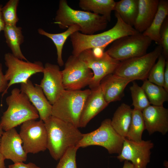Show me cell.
Instances as JSON below:
<instances>
[{
	"label": "cell",
	"instance_id": "1",
	"mask_svg": "<svg viewBox=\"0 0 168 168\" xmlns=\"http://www.w3.org/2000/svg\"><path fill=\"white\" fill-rule=\"evenodd\" d=\"M47 133V149L58 160L70 148L76 147L83 133L69 123L51 115L44 122Z\"/></svg>",
	"mask_w": 168,
	"mask_h": 168
},
{
	"label": "cell",
	"instance_id": "2",
	"mask_svg": "<svg viewBox=\"0 0 168 168\" xmlns=\"http://www.w3.org/2000/svg\"><path fill=\"white\" fill-rule=\"evenodd\" d=\"M117 21L110 29L100 33L85 35L77 31L70 36L72 55L78 56L83 51L96 48L105 49L110 44L122 37L139 33L133 27L128 25L115 12Z\"/></svg>",
	"mask_w": 168,
	"mask_h": 168
},
{
	"label": "cell",
	"instance_id": "3",
	"mask_svg": "<svg viewBox=\"0 0 168 168\" xmlns=\"http://www.w3.org/2000/svg\"><path fill=\"white\" fill-rule=\"evenodd\" d=\"M55 18V24L61 29L73 25L80 28L81 33L87 35L105 29L108 21L104 16L93 12L75 10L70 7L66 0H60Z\"/></svg>",
	"mask_w": 168,
	"mask_h": 168
},
{
	"label": "cell",
	"instance_id": "4",
	"mask_svg": "<svg viewBox=\"0 0 168 168\" xmlns=\"http://www.w3.org/2000/svg\"><path fill=\"white\" fill-rule=\"evenodd\" d=\"M8 107L1 117L0 126L6 131L27 121L39 117L37 110L27 96L18 88L13 89L6 99Z\"/></svg>",
	"mask_w": 168,
	"mask_h": 168
},
{
	"label": "cell",
	"instance_id": "5",
	"mask_svg": "<svg viewBox=\"0 0 168 168\" xmlns=\"http://www.w3.org/2000/svg\"><path fill=\"white\" fill-rule=\"evenodd\" d=\"M91 89L65 90L52 105L51 115L78 128L81 115Z\"/></svg>",
	"mask_w": 168,
	"mask_h": 168
},
{
	"label": "cell",
	"instance_id": "6",
	"mask_svg": "<svg viewBox=\"0 0 168 168\" xmlns=\"http://www.w3.org/2000/svg\"><path fill=\"white\" fill-rule=\"evenodd\" d=\"M111 119H106L96 129L83 133V136L77 145L78 148L97 145L106 148L110 154L119 155L122 148L124 138L118 134L111 124Z\"/></svg>",
	"mask_w": 168,
	"mask_h": 168
},
{
	"label": "cell",
	"instance_id": "7",
	"mask_svg": "<svg viewBox=\"0 0 168 168\" xmlns=\"http://www.w3.org/2000/svg\"><path fill=\"white\" fill-rule=\"evenodd\" d=\"M162 52L161 46L158 45L145 55L120 61L113 73L133 81H144L147 79L151 68Z\"/></svg>",
	"mask_w": 168,
	"mask_h": 168
},
{
	"label": "cell",
	"instance_id": "8",
	"mask_svg": "<svg viewBox=\"0 0 168 168\" xmlns=\"http://www.w3.org/2000/svg\"><path fill=\"white\" fill-rule=\"evenodd\" d=\"M152 41L139 33L116 40L105 52L112 58L121 61L145 55Z\"/></svg>",
	"mask_w": 168,
	"mask_h": 168
},
{
	"label": "cell",
	"instance_id": "9",
	"mask_svg": "<svg viewBox=\"0 0 168 168\" xmlns=\"http://www.w3.org/2000/svg\"><path fill=\"white\" fill-rule=\"evenodd\" d=\"M4 59L5 64L7 68L4 75L6 79L9 81L5 94L12 85L26 83L32 75L43 72L44 66L39 61L31 62L24 61L10 53L5 54Z\"/></svg>",
	"mask_w": 168,
	"mask_h": 168
},
{
	"label": "cell",
	"instance_id": "10",
	"mask_svg": "<svg viewBox=\"0 0 168 168\" xmlns=\"http://www.w3.org/2000/svg\"><path fill=\"white\" fill-rule=\"evenodd\" d=\"M65 90H79L91 82L93 74L91 70L78 56L72 55L66 61L62 71Z\"/></svg>",
	"mask_w": 168,
	"mask_h": 168
},
{
	"label": "cell",
	"instance_id": "11",
	"mask_svg": "<svg viewBox=\"0 0 168 168\" xmlns=\"http://www.w3.org/2000/svg\"><path fill=\"white\" fill-rule=\"evenodd\" d=\"M19 134L27 153L35 154L47 149V133L44 122L30 120L22 123Z\"/></svg>",
	"mask_w": 168,
	"mask_h": 168
},
{
	"label": "cell",
	"instance_id": "12",
	"mask_svg": "<svg viewBox=\"0 0 168 168\" xmlns=\"http://www.w3.org/2000/svg\"><path fill=\"white\" fill-rule=\"evenodd\" d=\"M78 57L93 73L92 80L88 86L90 89L99 86L103 78L113 73L120 62L112 58L105 51L101 57H97L92 49L83 51Z\"/></svg>",
	"mask_w": 168,
	"mask_h": 168
},
{
	"label": "cell",
	"instance_id": "13",
	"mask_svg": "<svg viewBox=\"0 0 168 168\" xmlns=\"http://www.w3.org/2000/svg\"><path fill=\"white\" fill-rule=\"evenodd\" d=\"M153 147L150 140L136 142L124 138L121 152L117 158L120 162L131 161L133 168H146L150 161V150Z\"/></svg>",
	"mask_w": 168,
	"mask_h": 168
},
{
	"label": "cell",
	"instance_id": "14",
	"mask_svg": "<svg viewBox=\"0 0 168 168\" xmlns=\"http://www.w3.org/2000/svg\"><path fill=\"white\" fill-rule=\"evenodd\" d=\"M43 77L40 86L48 100L53 105L65 90L62 71L57 65L49 63L44 66Z\"/></svg>",
	"mask_w": 168,
	"mask_h": 168
},
{
	"label": "cell",
	"instance_id": "15",
	"mask_svg": "<svg viewBox=\"0 0 168 168\" xmlns=\"http://www.w3.org/2000/svg\"><path fill=\"white\" fill-rule=\"evenodd\" d=\"M0 153L5 159L12 160L14 163L23 162L27 158L19 133L15 128L5 131L1 137Z\"/></svg>",
	"mask_w": 168,
	"mask_h": 168
},
{
	"label": "cell",
	"instance_id": "16",
	"mask_svg": "<svg viewBox=\"0 0 168 168\" xmlns=\"http://www.w3.org/2000/svg\"><path fill=\"white\" fill-rule=\"evenodd\" d=\"M20 89L27 96L37 110L40 120L44 122L52 115V105L48 100L40 85H34L29 79L26 83L21 84Z\"/></svg>",
	"mask_w": 168,
	"mask_h": 168
},
{
	"label": "cell",
	"instance_id": "17",
	"mask_svg": "<svg viewBox=\"0 0 168 168\" xmlns=\"http://www.w3.org/2000/svg\"><path fill=\"white\" fill-rule=\"evenodd\" d=\"M145 129L150 135L158 132L165 135L168 131V110L163 106L151 105L142 112Z\"/></svg>",
	"mask_w": 168,
	"mask_h": 168
},
{
	"label": "cell",
	"instance_id": "18",
	"mask_svg": "<svg viewBox=\"0 0 168 168\" xmlns=\"http://www.w3.org/2000/svg\"><path fill=\"white\" fill-rule=\"evenodd\" d=\"M82 110L79 128H84L90 121L108 105L105 100L100 86L91 89Z\"/></svg>",
	"mask_w": 168,
	"mask_h": 168
},
{
	"label": "cell",
	"instance_id": "19",
	"mask_svg": "<svg viewBox=\"0 0 168 168\" xmlns=\"http://www.w3.org/2000/svg\"><path fill=\"white\" fill-rule=\"evenodd\" d=\"M133 80L116 75L109 74L101 81L100 83L102 91L106 102L109 104L120 100L124 94L127 85Z\"/></svg>",
	"mask_w": 168,
	"mask_h": 168
},
{
	"label": "cell",
	"instance_id": "20",
	"mask_svg": "<svg viewBox=\"0 0 168 168\" xmlns=\"http://www.w3.org/2000/svg\"><path fill=\"white\" fill-rule=\"evenodd\" d=\"M159 0H138V11L134 28L143 33L152 23L157 12Z\"/></svg>",
	"mask_w": 168,
	"mask_h": 168
},
{
	"label": "cell",
	"instance_id": "21",
	"mask_svg": "<svg viewBox=\"0 0 168 168\" xmlns=\"http://www.w3.org/2000/svg\"><path fill=\"white\" fill-rule=\"evenodd\" d=\"M168 15V1L159 0L157 12L151 25L143 33L158 45H161L160 31L163 23Z\"/></svg>",
	"mask_w": 168,
	"mask_h": 168
},
{
	"label": "cell",
	"instance_id": "22",
	"mask_svg": "<svg viewBox=\"0 0 168 168\" xmlns=\"http://www.w3.org/2000/svg\"><path fill=\"white\" fill-rule=\"evenodd\" d=\"M133 109L129 105L123 103L115 112L111 120V124L115 131L126 138L131 122Z\"/></svg>",
	"mask_w": 168,
	"mask_h": 168
},
{
	"label": "cell",
	"instance_id": "23",
	"mask_svg": "<svg viewBox=\"0 0 168 168\" xmlns=\"http://www.w3.org/2000/svg\"><path fill=\"white\" fill-rule=\"evenodd\" d=\"M3 31L6 42L12 54L19 59L28 61L20 48L24 40L22 28L16 26L5 25Z\"/></svg>",
	"mask_w": 168,
	"mask_h": 168
},
{
	"label": "cell",
	"instance_id": "24",
	"mask_svg": "<svg viewBox=\"0 0 168 168\" xmlns=\"http://www.w3.org/2000/svg\"><path fill=\"white\" fill-rule=\"evenodd\" d=\"M115 2L114 0H80L79 6L85 11H91L96 14L101 15L110 21L111 12L114 11Z\"/></svg>",
	"mask_w": 168,
	"mask_h": 168
},
{
	"label": "cell",
	"instance_id": "25",
	"mask_svg": "<svg viewBox=\"0 0 168 168\" xmlns=\"http://www.w3.org/2000/svg\"><path fill=\"white\" fill-rule=\"evenodd\" d=\"M80 30V26L76 25L69 26L65 31L59 33H49L42 28H39L38 30L40 34L50 38L54 42L57 50V63L59 66L61 67L64 65L62 56V50L66 40L73 33Z\"/></svg>",
	"mask_w": 168,
	"mask_h": 168
},
{
	"label": "cell",
	"instance_id": "26",
	"mask_svg": "<svg viewBox=\"0 0 168 168\" xmlns=\"http://www.w3.org/2000/svg\"><path fill=\"white\" fill-rule=\"evenodd\" d=\"M138 0H121L115 2L114 10L126 24L133 27L138 11Z\"/></svg>",
	"mask_w": 168,
	"mask_h": 168
},
{
	"label": "cell",
	"instance_id": "27",
	"mask_svg": "<svg viewBox=\"0 0 168 168\" xmlns=\"http://www.w3.org/2000/svg\"><path fill=\"white\" fill-rule=\"evenodd\" d=\"M143 81L141 87L150 104L154 106H163L164 103L168 100V92L163 87L153 83L147 79Z\"/></svg>",
	"mask_w": 168,
	"mask_h": 168
},
{
	"label": "cell",
	"instance_id": "28",
	"mask_svg": "<svg viewBox=\"0 0 168 168\" xmlns=\"http://www.w3.org/2000/svg\"><path fill=\"white\" fill-rule=\"evenodd\" d=\"M145 129L142 112L133 109L132 119L126 138L134 142H141L142 140V133Z\"/></svg>",
	"mask_w": 168,
	"mask_h": 168
},
{
	"label": "cell",
	"instance_id": "29",
	"mask_svg": "<svg viewBox=\"0 0 168 168\" xmlns=\"http://www.w3.org/2000/svg\"><path fill=\"white\" fill-rule=\"evenodd\" d=\"M134 109L142 112L150 105L143 90L135 82L130 87Z\"/></svg>",
	"mask_w": 168,
	"mask_h": 168
},
{
	"label": "cell",
	"instance_id": "30",
	"mask_svg": "<svg viewBox=\"0 0 168 168\" xmlns=\"http://www.w3.org/2000/svg\"><path fill=\"white\" fill-rule=\"evenodd\" d=\"M166 60L162 53L151 68L148 77V80L157 85L163 87L164 76Z\"/></svg>",
	"mask_w": 168,
	"mask_h": 168
},
{
	"label": "cell",
	"instance_id": "31",
	"mask_svg": "<svg viewBox=\"0 0 168 168\" xmlns=\"http://www.w3.org/2000/svg\"><path fill=\"white\" fill-rule=\"evenodd\" d=\"M18 0H10L1 9L2 16L5 25L16 26L19 20L17 13Z\"/></svg>",
	"mask_w": 168,
	"mask_h": 168
},
{
	"label": "cell",
	"instance_id": "32",
	"mask_svg": "<svg viewBox=\"0 0 168 168\" xmlns=\"http://www.w3.org/2000/svg\"><path fill=\"white\" fill-rule=\"evenodd\" d=\"M78 149L76 147L69 149L60 159L56 168H77L76 156Z\"/></svg>",
	"mask_w": 168,
	"mask_h": 168
},
{
	"label": "cell",
	"instance_id": "33",
	"mask_svg": "<svg viewBox=\"0 0 168 168\" xmlns=\"http://www.w3.org/2000/svg\"><path fill=\"white\" fill-rule=\"evenodd\" d=\"M161 44L162 54L166 60L168 58V18L164 20L160 31Z\"/></svg>",
	"mask_w": 168,
	"mask_h": 168
},
{
	"label": "cell",
	"instance_id": "34",
	"mask_svg": "<svg viewBox=\"0 0 168 168\" xmlns=\"http://www.w3.org/2000/svg\"><path fill=\"white\" fill-rule=\"evenodd\" d=\"M8 84V81L2 72V64L0 63V93L2 92V97L5 94Z\"/></svg>",
	"mask_w": 168,
	"mask_h": 168
},
{
	"label": "cell",
	"instance_id": "35",
	"mask_svg": "<svg viewBox=\"0 0 168 168\" xmlns=\"http://www.w3.org/2000/svg\"><path fill=\"white\" fill-rule=\"evenodd\" d=\"M8 168H41L37 166L35 164L29 162L27 164H25L23 162H19L14 163L13 164L9 165Z\"/></svg>",
	"mask_w": 168,
	"mask_h": 168
},
{
	"label": "cell",
	"instance_id": "36",
	"mask_svg": "<svg viewBox=\"0 0 168 168\" xmlns=\"http://www.w3.org/2000/svg\"><path fill=\"white\" fill-rule=\"evenodd\" d=\"M163 87L168 92V60L166 61V66L164 76V83Z\"/></svg>",
	"mask_w": 168,
	"mask_h": 168
},
{
	"label": "cell",
	"instance_id": "37",
	"mask_svg": "<svg viewBox=\"0 0 168 168\" xmlns=\"http://www.w3.org/2000/svg\"><path fill=\"white\" fill-rule=\"evenodd\" d=\"M2 5L0 3V32L2 31H3L5 26V24L3 19L2 13L1 9Z\"/></svg>",
	"mask_w": 168,
	"mask_h": 168
},
{
	"label": "cell",
	"instance_id": "38",
	"mask_svg": "<svg viewBox=\"0 0 168 168\" xmlns=\"http://www.w3.org/2000/svg\"><path fill=\"white\" fill-rule=\"evenodd\" d=\"M123 168H133V166L128 161L125 160Z\"/></svg>",
	"mask_w": 168,
	"mask_h": 168
},
{
	"label": "cell",
	"instance_id": "39",
	"mask_svg": "<svg viewBox=\"0 0 168 168\" xmlns=\"http://www.w3.org/2000/svg\"><path fill=\"white\" fill-rule=\"evenodd\" d=\"M5 159L3 156L0 153V168H5Z\"/></svg>",
	"mask_w": 168,
	"mask_h": 168
},
{
	"label": "cell",
	"instance_id": "40",
	"mask_svg": "<svg viewBox=\"0 0 168 168\" xmlns=\"http://www.w3.org/2000/svg\"><path fill=\"white\" fill-rule=\"evenodd\" d=\"M3 133V132L0 126V137H1Z\"/></svg>",
	"mask_w": 168,
	"mask_h": 168
},
{
	"label": "cell",
	"instance_id": "41",
	"mask_svg": "<svg viewBox=\"0 0 168 168\" xmlns=\"http://www.w3.org/2000/svg\"><path fill=\"white\" fill-rule=\"evenodd\" d=\"M0 142H1V137H0Z\"/></svg>",
	"mask_w": 168,
	"mask_h": 168
}]
</instances>
